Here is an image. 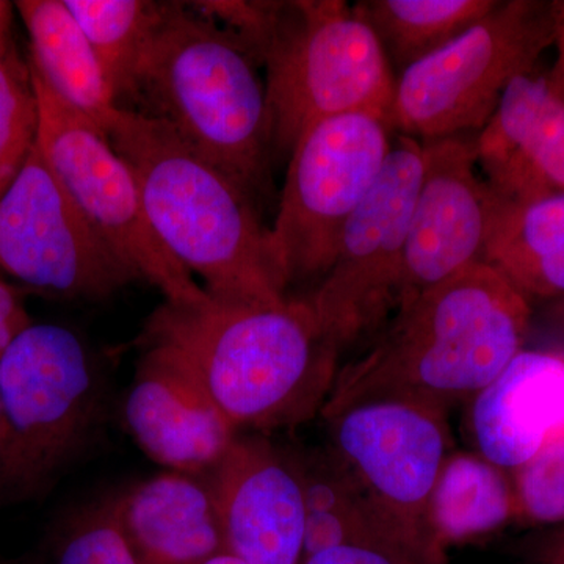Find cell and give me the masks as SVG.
Segmentation results:
<instances>
[{
	"label": "cell",
	"instance_id": "11",
	"mask_svg": "<svg viewBox=\"0 0 564 564\" xmlns=\"http://www.w3.org/2000/svg\"><path fill=\"white\" fill-rule=\"evenodd\" d=\"M0 270L69 299H106L140 280L77 209L36 144L0 196Z\"/></svg>",
	"mask_w": 564,
	"mask_h": 564
},
{
	"label": "cell",
	"instance_id": "17",
	"mask_svg": "<svg viewBox=\"0 0 564 564\" xmlns=\"http://www.w3.org/2000/svg\"><path fill=\"white\" fill-rule=\"evenodd\" d=\"M475 452L507 473L564 436V348H524L469 402Z\"/></svg>",
	"mask_w": 564,
	"mask_h": 564
},
{
	"label": "cell",
	"instance_id": "16",
	"mask_svg": "<svg viewBox=\"0 0 564 564\" xmlns=\"http://www.w3.org/2000/svg\"><path fill=\"white\" fill-rule=\"evenodd\" d=\"M474 144L485 181L502 202L564 193V104L545 74L516 77Z\"/></svg>",
	"mask_w": 564,
	"mask_h": 564
},
{
	"label": "cell",
	"instance_id": "1",
	"mask_svg": "<svg viewBox=\"0 0 564 564\" xmlns=\"http://www.w3.org/2000/svg\"><path fill=\"white\" fill-rule=\"evenodd\" d=\"M532 306L486 263L403 304L352 361L340 366L322 417L373 399L451 410L486 388L525 348Z\"/></svg>",
	"mask_w": 564,
	"mask_h": 564
},
{
	"label": "cell",
	"instance_id": "19",
	"mask_svg": "<svg viewBox=\"0 0 564 564\" xmlns=\"http://www.w3.org/2000/svg\"><path fill=\"white\" fill-rule=\"evenodd\" d=\"M295 459L306 511L304 558L367 541H433L429 534L415 532L386 514L329 447Z\"/></svg>",
	"mask_w": 564,
	"mask_h": 564
},
{
	"label": "cell",
	"instance_id": "20",
	"mask_svg": "<svg viewBox=\"0 0 564 564\" xmlns=\"http://www.w3.org/2000/svg\"><path fill=\"white\" fill-rule=\"evenodd\" d=\"M14 6L31 40L29 63L55 95L104 131L120 107L68 7L63 0H21Z\"/></svg>",
	"mask_w": 564,
	"mask_h": 564
},
{
	"label": "cell",
	"instance_id": "4",
	"mask_svg": "<svg viewBox=\"0 0 564 564\" xmlns=\"http://www.w3.org/2000/svg\"><path fill=\"white\" fill-rule=\"evenodd\" d=\"M232 33L163 2L132 102L243 185L261 184L272 151L265 80Z\"/></svg>",
	"mask_w": 564,
	"mask_h": 564
},
{
	"label": "cell",
	"instance_id": "22",
	"mask_svg": "<svg viewBox=\"0 0 564 564\" xmlns=\"http://www.w3.org/2000/svg\"><path fill=\"white\" fill-rule=\"evenodd\" d=\"M484 263L529 302L564 299V193L505 203L494 223Z\"/></svg>",
	"mask_w": 564,
	"mask_h": 564
},
{
	"label": "cell",
	"instance_id": "6",
	"mask_svg": "<svg viewBox=\"0 0 564 564\" xmlns=\"http://www.w3.org/2000/svg\"><path fill=\"white\" fill-rule=\"evenodd\" d=\"M9 444L0 507L44 496L84 451L102 413V383L87 348L65 326L32 323L0 356Z\"/></svg>",
	"mask_w": 564,
	"mask_h": 564
},
{
	"label": "cell",
	"instance_id": "8",
	"mask_svg": "<svg viewBox=\"0 0 564 564\" xmlns=\"http://www.w3.org/2000/svg\"><path fill=\"white\" fill-rule=\"evenodd\" d=\"M31 68L39 106L36 148L104 243L165 302L198 306L210 296L155 236L131 166L90 118L63 101Z\"/></svg>",
	"mask_w": 564,
	"mask_h": 564
},
{
	"label": "cell",
	"instance_id": "15",
	"mask_svg": "<svg viewBox=\"0 0 564 564\" xmlns=\"http://www.w3.org/2000/svg\"><path fill=\"white\" fill-rule=\"evenodd\" d=\"M124 404L129 432L152 462L172 473H212L239 430L223 414L202 381L172 351L144 345Z\"/></svg>",
	"mask_w": 564,
	"mask_h": 564
},
{
	"label": "cell",
	"instance_id": "26",
	"mask_svg": "<svg viewBox=\"0 0 564 564\" xmlns=\"http://www.w3.org/2000/svg\"><path fill=\"white\" fill-rule=\"evenodd\" d=\"M52 564H139L122 532L115 496L70 516L58 533Z\"/></svg>",
	"mask_w": 564,
	"mask_h": 564
},
{
	"label": "cell",
	"instance_id": "21",
	"mask_svg": "<svg viewBox=\"0 0 564 564\" xmlns=\"http://www.w3.org/2000/svg\"><path fill=\"white\" fill-rule=\"evenodd\" d=\"M518 521L511 474L477 452H452L425 508L426 533L443 551Z\"/></svg>",
	"mask_w": 564,
	"mask_h": 564
},
{
	"label": "cell",
	"instance_id": "32",
	"mask_svg": "<svg viewBox=\"0 0 564 564\" xmlns=\"http://www.w3.org/2000/svg\"><path fill=\"white\" fill-rule=\"evenodd\" d=\"M203 564H247L243 563L242 560L237 558L228 552H221V554L212 556V558L207 560Z\"/></svg>",
	"mask_w": 564,
	"mask_h": 564
},
{
	"label": "cell",
	"instance_id": "14",
	"mask_svg": "<svg viewBox=\"0 0 564 564\" xmlns=\"http://www.w3.org/2000/svg\"><path fill=\"white\" fill-rule=\"evenodd\" d=\"M225 552L247 564H303L304 494L295 456L237 436L207 485Z\"/></svg>",
	"mask_w": 564,
	"mask_h": 564
},
{
	"label": "cell",
	"instance_id": "31",
	"mask_svg": "<svg viewBox=\"0 0 564 564\" xmlns=\"http://www.w3.org/2000/svg\"><path fill=\"white\" fill-rule=\"evenodd\" d=\"M9 444V429H7L6 414H3L2 402H0V458L7 451Z\"/></svg>",
	"mask_w": 564,
	"mask_h": 564
},
{
	"label": "cell",
	"instance_id": "5",
	"mask_svg": "<svg viewBox=\"0 0 564 564\" xmlns=\"http://www.w3.org/2000/svg\"><path fill=\"white\" fill-rule=\"evenodd\" d=\"M272 151L291 154L318 122L367 113L388 120L395 76L369 25L344 0L282 2L259 52Z\"/></svg>",
	"mask_w": 564,
	"mask_h": 564
},
{
	"label": "cell",
	"instance_id": "33",
	"mask_svg": "<svg viewBox=\"0 0 564 564\" xmlns=\"http://www.w3.org/2000/svg\"><path fill=\"white\" fill-rule=\"evenodd\" d=\"M552 563L564 564V536L562 538V541H560L558 547H556L554 562Z\"/></svg>",
	"mask_w": 564,
	"mask_h": 564
},
{
	"label": "cell",
	"instance_id": "10",
	"mask_svg": "<svg viewBox=\"0 0 564 564\" xmlns=\"http://www.w3.org/2000/svg\"><path fill=\"white\" fill-rule=\"evenodd\" d=\"M392 143L383 118L352 113L318 122L295 144L270 229L289 285L328 273L344 226L383 172Z\"/></svg>",
	"mask_w": 564,
	"mask_h": 564
},
{
	"label": "cell",
	"instance_id": "7",
	"mask_svg": "<svg viewBox=\"0 0 564 564\" xmlns=\"http://www.w3.org/2000/svg\"><path fill=\"white\" fill-rule=\"evenodd\" d=\"M554 43L555 2L497 0L469 31L403 70L386 122L421 143L478 133L508 85L533 73Z\"/></svg>",
	"mask_w": 564,
	"mask_h": 564
},
{
	"label": "cell",
	"instance_id": "23",
	"mask_svg": "<svg viewBox=\"0 0 564 564\" xmlns=\"http://www.w3.org/2000/svg\"><path fill=\"white\" fill-rule=\"evenodd\" d=\"M497 0H359L352 10L383 47L391 66L408 69L469 31Z\"/></svg>",
	"mask_w": 564,
	"mask_h": 564
},
{
	"label": "cell",
	"instance_id": "2",
	"mask_svg": "<svg viewBox=\"0 0 564 564\" xmlns=\"http://www.w3.org/2000/svg\"><path fill=\"white\" fill-rule=\"evenodd\" d=\"M141 345L176 355L237 430L295 429L321 414L340 352L306 300L282 304L163 303Z\"/></svg>",
	"mask_w": 564,
	"mask_h": 564
},
{
	"label": "cell",
	"instance_id": "27",
	"mask_svg": "<svg viewBox=\"0 0 564 564\" xmlns=\"http://www.w3.org/2000/svg\"><path fill=\"white\" fill-rule=\"evenodd\" d=\"M518 521L530 525L564 522V436L511 473Z\"/></svg>",
	"mask_w": 564,
	"mask_h": 564
},
{
	"label": "cell",
	"instance_id": "24",
	"mask_svg": "<svg viewBox=\"0 0 564 564\" xmlns=\"http://www.w3.org/2000/svg\"><path fill=\"white\" fill-rule=\"evenodd\" d=\"M101 63L118 107L132 102L141 58L161 20L147 0H63Z\"/></svg>",
	"mask_w": 564,
	"mask_h": 564
},
{
	"label": "cell",
	"instance_id": "30",
	"mask_svg": "<svg viewBox=\"0 0 564 564\" xmlns=\"http://www.w3.org/2000/svg\"><path fill=\"white\" fill-rule=\"evenodd\" d=\"M554 46L556 47V62L554 69L547 76L564 104V0H555Z\"/></svg>",
	"mask_w": 564,
	"mask_h": 564
},
{
	"label": "cell",
	"instance_id": "25",
	"mask_svg": "<svg viewBox=\"0 0 564 564\" xmlns=\"http://www.w3.org/2000/svg\"><path fill=\"white\" fill-rule=\"evenodd\" d=\"M10 7L0 2V196L20 173L39 132L31 68L10 36Z\"/></svg>",
	"mask_w": 564,
	"mask_h": 564
},
{
	"label": "cell",
	"instance_id": "9",
	"mask_svg": "<svg viewBox=\"0 0 564 564\" xmlns=\"http://www.w3.org/2000/svg\"><path fill=\"white\" fill-rule=\"evenodd\" d=\"M422 172L421 141L393 133L383 172L348 218L328 273L306 299L340 356L372 340L399 311L404 250Z\"/></svg>",
	"mask_w": 564,
	"mask_h": 564
},
{
	"label": "cell",
	"instance_id": "12",
	"mask_svg": "<svg viewBox=\"0 0 564 564\" xmlns=\"http://www.w3.org/2000/svg\"><path fill=\"white\" fill-rule=\"evenodd\" d=\"M447 411L406 399H373L323 419L329 451L386 514L426 533L423 518L452 448Z\"/></svg>",
	"mask_w": 564,
	"mask_h": 564
},
{
	"label": "cell",
	"instance_id": "35",
	"mask_svg": "<svg viewBox=\"0 0 564 564\" xmlns=\"http://www.w3.org/2000/svg\"><path fill=\"white\" fill-rule=\"evenodd\" d=\"M551 564H554V563H551Z\"/></svg>",
	"mask_w": 564,
	"mask_h": 564
},
{
	"label": "cell",
	"instance_id": "18",
	"mask_svg": "<svg viewBox=\"0 0 564 564\" xmlns=\"http://www.w3.org/2000/svg\"><path fill=\"white\" fill-rule=\"evenodd\" d=\"M115 507L139 564H203L225 552L209 488L191 475H155L115 496Z\"/></svg>",
	"mask_w": 564,
	"mask_h": 564
},
{
	"label": "cell",
	"instance_id": "28",
	"mask_svg": "<svg viewBox=\"0 0 564 564\" xmlns=\"http://www.w3.org/2000/svg\"><path fill=\"white\" fill-rule=\"evenodd\" d=\"M303 564H447V556L433 541H367L318 552Z\"/></svg>",
	"mask_w": 564,
	"mask_h": 564
},
{
	"label": "cell",
	"instance_id": "3",
	"mask_svg": "<svg viewBox=\"0 0 564 564\" xmlns=\"http://www.w3.org/2000/svg\"><path fill=\"white\" fill-rule=\"evenodd\" d=\"M104 132L131 166L155 236L212 300L288 302L272 232L243 185L141 111L120 107Z\"/></svg>",
	"mask_w": 564,
	"mask_h": 564
},
{
	"label": "cell",
	"instance_id": "13",
	"mask_svg": "<svg viewBox=\"0 0 564 564\" xmlns=\"http://www.w3.org/2000/svg\"><path fill=\"white\" fill-rule=\"evenodd\" d=\"M404 250L403 304L484 262L503 202L477 173L469 135L425 141ZM399 307V310H400Z\"/></svg>",
	"mask_w": 564,
	"mask_h": 564
},
{
	"label": "cell",
	"instance_id": "34",
	"mask_svg": "<svg viewBox=\"0 0 564 564\" xmlns=\"http://www.w3.org/2000/svg\"><path fill=\"white\" fill-rule=\"evenodd\" d=\"M558 321H560V325H562V328L564 332V299L560 300V303H558Z\"/></svg>",
	"mask_w": 564,
	"mask_h": 564
},
{
	"label": "cell",
	"instance_id": "29",
	"mask_svg": "<svg viewBox=\"0 0 564 564\" xmlns=\"http://www.w3.org/2000/svg\"><path fill=\"white\" fill-rule=\"evenodd\" d=\"M32 323L22 293L0 273V356Z\"/></svg>",
	"mask_w": 564,
	"mask_h": 564
}]
</instances>
